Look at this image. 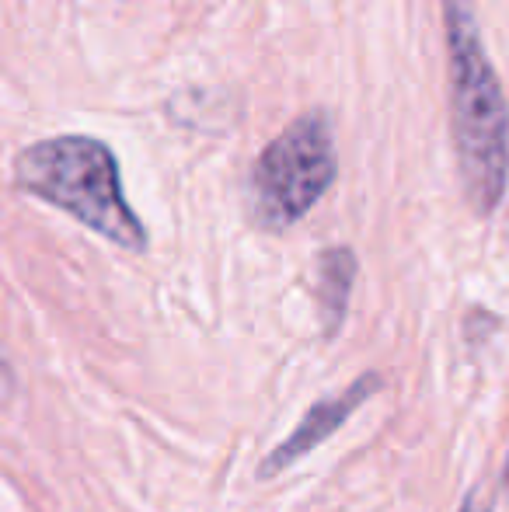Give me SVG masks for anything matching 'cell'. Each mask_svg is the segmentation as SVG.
<instances>
[{
	"label": "cell",
	"mask_w": 509,
	"mask_h": 512,
	"mask_svg": "<svg viewBox=\"0 0 509 512\" xmlns=\"http://www.w3.org/2000/svg\"><path fill=\"white\" fill-rule=\"evenodd\" d=\"M450 70V133L468 206L478 216L499 209L509 185V108L503 84L478 35L471 0H443Z\"/></svg>",
	"instance_id": "1"
},
{
	"label": "cell",
	"mask_w": 509,
	"mask_h": 512,
	"mask_svg": "<svg viewBox=\"0 0 509 512\" xmlns=\"http://www.w3.org/2000/svg\"><path fill=\"white\" fill-rule=\"evenodd\" d=\"M11 182L119 248H147V227L123 192L116 150L98 136L60 133L28 143L14 154Z\"/></svg>",
	"instance_id": "2"
},
{
	"label": "cell",
	"mask_w": 509,
	"mask_h": 512,
	"mask_svg": "<svg viewBox=\"0 0 509 512\" xmlns=\"http://www.w3.org/2000/svg\"><path fill=\"white\" fill-rule=\"evenodd\" d=\"M339 175L332 122L321 108L300 112L265 143L252 168V216L262 230H290L325 199Z\"/></svg>",
	"instance_id": "3"
},
{
	"label": "cell",
	"mask_w": 509,
	"mask_h": 512,
	"mask_svg": "<svg viewBox=\"0 0 509 512\" xmlns=\"http://www.w3.org/2000/svg\"><path fill=\"white\" fill-rule=\"evenodd\" d=\"M381 387H384L381 373H363V377H356L346 391L332 394V398L314 401L311 411H307V415L293 425L290 436H286L283 443H279L276 450L262 460V467H258V478H276V474L290 471L297 460H304L307 453L318 450L321 443H328V439H332L335 432H339L342 425L356 415V411L367 405L374 394H381Z\"/></svg>",
	"instance_id": "4"
},
{
	"label": "cell",
	"mask_w": 509,
	"mask_h": 512,
	"mask_svg": "<svg viewBox=\"0 0 509 512\" xmlns=\"http://www.w3.org/2000/svg\"><path fill=\"white\" fill-rule=\"evenodd\" d=\"M356 272H360V262H356L353 248H346V244L325 248L318 255V262H314V307H318L321 335L325 338L339 335L342 321H346Z\"/></svg>",
	"instance_id": "5"
},
{
	"label": "cell",
	"mask_w": 509,
	"mask_h": 512,
	"mask_svg": "<svg viewBox=\"0 0 509 512\" xmlns=\"http://www.w3.org/2000/svg\"><path fill=\"white\" fill-rule=\"evenodd\" d=\"M11 394H14V370L4 359V352H0V401H11Z\"/></svg>",
	"instance_id": "6"
},
{
	"label": "cell",
	"mask_w": 509,
	"mask_h": 512,
	"mask_svg": "<svg viewBox=\"0 0 509 512\" xmlns=\"http://www.w3.org/2000/svg\"><path fill=\"white\" fill-rule=\"evenodd\" d=\"M457 512H496V509H492V499H485V495L475 488V492H468V499L461 502Z\"/></svg>",
	"instance_id": "7"
},
{
	"label": "cell",
	"mask_w": 509,
	"mask_h": 512,
	"mask_svg": "<svg viewBox=\"0 0 509 512\" xmlns=\"http://www.w3.org/2000/svg\"><path fill=\"white\" fill-rule=\"evenodd\" d=\"M503 481H506V485H509V457H506V471H503Z\"/></svg>",
	"instance_id": "8"
}]
</instances>
